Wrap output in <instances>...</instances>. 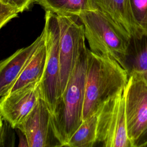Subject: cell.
I'll list each match as a JSON object with an SVG mask.
<instances>
[{"mask_svg": "<svg viewBox=\"0 0 147 147\" xmlns=\"http://www.w3.org/2000/svg\"><path fill=\"white\" fill-rule=\"evenodd\" d=\"M88 49H82L63 92L51 112L54 133L62 146H65L83 121L85 83Z\"/></svg>", "mask_w": 147, "mask_h": 147, "instance_id": "1", "label": "cell"}, {"mask_svg": "<svg viewBox=\"0 0 147 147\" xmlns=\"http://www.w3.org/2000/svg\"><path fill=\"white\" fill-rule=\"evenodd\" d=\"M129 76L134 75L147 84V36L131 38L126 63Z\"/></svg>", "mask_w": 147, "mask_h": 147, "instance_id": "13", "label": "cell"}, {"mask_svg": "<svg viewBox=\"0 0 147 147\" xmlns=\"http://www.w3.org/2000/svg\"><path fill=\"white\" fill-rule=\"evenodd\" d=\"M0 1H3V0H0Z\"/></svg>", "mask_w": 147, "mask_h": 147, "instance_id": "21", "label": "cell"}, {"mask_svg": "<svg viewBox=\"0 0 147 147\" xmlns=\"http://www.w3.org/2000/svg\"><path fill=\"white\" fill-rule=\"evenodd\" d=\"M96 7L123 29L131 38H141L143 34L136 22L130 0H93Z\"/></svg>", "mask_w": 147, "mask_h": 147, "instance_id": "11", "label": "cell"}, {"mask_svg": "<svg viewBox=\"0 0 147 147\" xmlns=\"http://www.w3.org/2000/svg\"><path fill=\"white\" fill-rule=\"evenodd\" d=\"M46 57L47 47L44 37V40L33 53L16 81L6 94L15 91L34 82L41 80L44 72Z\"/></svg>", "mask_w": 147, "mask_h": 147, "instance_id": "12", "label": "cell"}, {"mask_svg": "<svg viewBox=\"0 0 147 147\" xmlns=\"http://www.w3.org/2000/svg\"><path fill=\"white\" fill-rule=\"evenodd\" d=\"M3 119H2L1 114L0 113V146L1 145V143L3 141V135H4V127L3 123Z\"/></svg>", "mask_w": 147, "mask_h": 147, "instance_id": "20", "label": "cell"}, {"mask_svg": "<svg viewBox=\"0 0 147 147\" xmlns=\"http://www.w3.org/2000/svg\"><path fill=\"white\" fill-rule=\"evenodd\" d=\"M124 90L107 98L96 113V142L103 146L134 147L127 135Z\"/></svg>", "mask_w": 147, "mask_h": 147, "instance_id": "4", "label": "cell"}, {"mask_svg": "<svg viewBox=\"0 0 147 147\" xmlns=\"http://www.w3.org/2000/svg\"><path fill=\"white\" fill-rule=\"evenodd\" d=\"M45 11L59 15L78 16L81 13L97 9L93 0H34Z\"/></svg>", "mask_w": 147, "mask_h": 147, "instance_id": "14", "label": "cell"}, {"mask_svg": "<svg viewBox=\"0 0 147 147\" xmlns=\"http://www.w3.org/2000/svg\"><path fill=\"white\" fill-rule=\"evenodd\" d=\"M41 80L34 82L0 98V113L12 128L21 123L41 98Z\"/></svg>", "mask_w": 147, "mask_h": 147, "instance_id": "9", "label": "cell"}, {"mask_svg": "<svg viewBox=\"0 0 147 147\" xmlns=\"http://www.w3.org/2000/svg\"><path fill=\"white\" fill-rule=\"evenodd\" d=\"M78 17L83 25L90 50L112 57L126 69L131 39L129 34L98 9L83 11Z\"/></svg>", "mask_w": 147, "mask_h": 147, "instance_id": "3", "label": "cell"}, {"mask_svg": "<svg viewBox=\"0 0 147 147\" xmlns=\"http://www.w3.org/2000/svg\"><path fill=\"white\" fill-rule=\"evenodd\" d=\"M147 146V128L134 143V147Z\"/></svg>", "mask_w": 147, "mask_h": 147, "instance_id": "19", "label": "cell"}, {"mask_svg": "<svg viewBox=\"0 0 147 147\" xmlns=\"http://www.w3.org/2000/svg\"><path fill=\"white\" fill-rule=\"evenodd\" d=\"M45 20L43 30L47 47V57L44 72L40 82L41 92V98L47 103L52 112L58 97L60 29L56 14L46 11Z\"/></svg>", "mask_w": 147, "mask_h": 147, "instance_id": "6", "label": "cell"}, {"mask_svg": "<svg viewBox=\"0 0 147 147\" xmlns=\"http://www.w3.org/2000/svg\"><path fill=\"white\" fill-rule=\"evenodd\" d=\"M127 131L134 145L147 128V84L132 75L124 90Z\"/></svg>", "mask_w": 147, "mask_h": 147, "instance_id": "7", "label": "cell"}, {"mask_svg": "<svg viewBox=\"0 0 147 147\" xmlns=\"http://www.w3.org/2000/svg\"><path fill=\"white\" fill-rule=\"evenodd\" d=\"M57 18L60 29L59 97L63 92L80 53L86 46V38L83 25L78 16L57 14Z\"/></svg>", "mask_w": 147, "mask_h": 147, "instance_id": "5", "label": "cell"}, {"mask_svg": "<svg viewBox=\"0 0 147 147\" xmlns=\"http://www.w3.org/2000/svg\"><path fill=\"white\" fill-rule=\"evenodd\" d=\"M34 0H3L6 4L18 9L21 12L28 10Z\"/></svg>", "mask_w": 147, "mask_h": 147, "instance_id": "18", "label": "cell"}, {"mask_svg": "<svg viewBox=\"0 0 147 147\" xmlns=\"http://www.w3.org/2000/svg\"><path fill=\"white\" fill-rule=\"evenodd\" d=\"M96 113L82 121L65 146L92 147L96 142Z\"/></svg>", "mask_w": 147, "mask_h": 147, "instance_id": "15", "label": "cell"}, {"mask_svg": "<svg viewBox=\"0 0 147 147\" xmlns=\"http://www.w3.org/2000/svg\"><path fill=\"white\" fill-rule=\"evenodd\" d=\"M20 13L21 12L18 9L0 1V30Z\"/></svg>", "mask_w": 147, "mask_h": 147, "instance_id": "17", "label": "cell"}, {"mask_svg": "<svg viewBox=\"0 0 147 147\" xmlns=\"http://www.w3.org/2000/svg\"><path fill=\"white\" fill-rule=\"evenodd\" d=\"M134 19L143 35L147 36V0H130Z\"/></svg>", "mask_w": 147, "mask_h": 147, "instance_id": "16", "label": "cell"}, {"mask_svg": "<svg viewBox=\"0 0 147 147\" xmlns=\"http://www.w3.org/2000/svg\"><path fill=\"white\" fill-rule=\"evenodd\" d=\"M44 37L42 30L31 44L18 49L7 58L0 61V98L14 84L33 53L44 40Z\"/></svg>", "mask_w": 147, "mask_h": 147, "instance_id": "10", "label": "cell"}, {"mask_svg": "<svg viewBox=\"0 0 147 147\" xmlns=\"http://www.w3.org/2000/svg\"><path fill=\"white\" fill-rule=\"evenodd\" d=\"M16 129L24 136L28 146H62L52 128L50 109L42 98Z\"/></svg>", "mask_w": 147, "mask_h": 147, "instance_id": "8", "label": "cell"}, {"mask_svg": "<svg viewBox=\"0 0 147 147\" xmlns=\"http://www.w3.org/2000/svg\"><path fill=\"white\" fill-rule=\"evenodd\" d=\"M129 80L127 70L112 57L88 51L83 120L95 114L101 105Z\"/></svg>", "mask_w": 147, "mask_h": 147, "instance_id": "2", "label": "cell"}]
</instances>
